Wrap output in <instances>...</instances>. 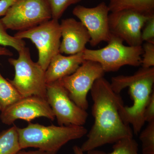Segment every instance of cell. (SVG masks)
<instances>
[{"mask_svg":"<svg viewBox=\"0 0 154 154\" xmlns=\"http://www.w3.org/2000/svg\"><path fill=\"white\" fill-rule=\"evenodd\" d=\"M91 91L94 122L87 134V139L80 147L82 151L87 152L122 139L133 137L132 128L122 120L119 113L124 105L123 100L113 91L110 83L104 77L99 78Z\"/></svg>","mask_w":154,"mask_h":154,"instance_id":"cell-1","label":"cell"},{"mask_svg":"<svg viewBox=\"0 0 154 154\" xmlns=\"http://www.w3.org/2000/svg\"><path fill=\"white\" fill-rule=\"evenodd\" d=\"M154 67L142 68L131 75L112 77L110 85L115 93L129 88L128 93L132 99L131 106L123 105L119 110L122 119L126 124L132 125L133 133L138 134L145 123L144 112L153 91Z\"/></svg>","mask_w":154,"mask_h":154,"instance_id":"cell-2","label":"cell"},{"mask_svg":"<svg viewBox=\"0 0 154 154\" xmlns=\"http://www.w3.org/2000/svg\"><path fill=\"white\" fill-rule=\"evenodd\" d=\"M19 143L22 149L35 148L56 154L69 142L81 138L88 133L84 126H45L30 123L24 128L18 127Z\"/></svg>","mask_w":154,"mask_h":154,"instance_id":"cell-3","label":"cell"},{"mask_svg":"<svg viewBox=\"0 0 154 154\" xmlns=\"http://www.w3.org/2000/svg\"><path fill=\"white\" fill-rule=\"evenodd\" d=\"M18 53L17 58L8 59L15 70L14 78L8 79L9 82L23 98L36 96L46 99L45 71L32 60L28 48L25 47Z\"/></svg>","mask_w":154,"mask_h":154,"instance_id":"cell-4","label":"cell"},{"mask_svg":"<svg viewBox=\"0 0 154 154\" xmlns=\"http://www.w3.org/2000/svg\"><path fill=\"white\" fill-rule=\"evenodd\" d=\"M123 42L111 33L105 47L97 50L86 48L83 51L84 59L98 63L105 72L117 71L124 66H140L143 53L142 45L126 46Z\"/></svg>","mask_w":154,"mask_h":154,"instance_id":"cell-5","label":"cell"},{"mask_svg":"<svg viewBox=\"0 0 154 154\" xmlns=\"http://www.w3.org/2000/svg\"><path fill=\"white\" fill-rule=\"evenodd\" d=\"M52 19L45 0H17L0 19L7 30L23 31Z\"/></svg>","mask_w":154,"mask_h":154,"instance_id":"cell-6","label":"cell"},{"mask_svg":"<svg viewBox=\"0 0 154 154\" xmlns=\"http://www.w3.org/2000/svg\"><path fill=\"white\" fill-rule=\"evenodd\" d=\"M16 38L30 39L38 50L37 63L46 70L53 57L60 53L61 38L59 20L51 19L33 28L18 31Z\"/></svg>","mask_w":154,"mask_h":154,"instance_id":"cell-7","label":"cell"},{"mask_svg":"<svg viewBox=\"0 0 154 154\" xmlns=\"http://www.w3.org/2000/svg\"><path fill=\"white\" fill-rule=\"evenodd\" d=\"M105 72L98 63L85 60L72 74L58 81L66 90L70 99L79 107L87 110V97L94 82L104 77Z\"/></svg>","mask_w":154,"mask_h":154,"instance_id":"cell-8","label":"cell"},{"mask_svg":"<svg viewBox=\"0 0 154 154\" xmlns=\"http://www.w3.org/2000/svg\"><path fill=\"white\" fill-rule=\"evenodd\" d=\"M46 100L59 125L84 126L85 124L88 112L74 102L59 82L47 84Z\"/></svg>","mask_w":154,"mask_h":154,"instance_id":"cell-9","label":"cell"},{"mask_svg":"<svg viewBox=\"0 0 154 154\" xmlns=\"http://www.w3.org/2000/svg\"><path fill=\"white\" fill-rule=\"evenodd\" d=\"M151 15L131 10L112 12L109 15L110 33L125 42L130 46L142 45V30Z\"/></svg>","mask_w":154,"mask_h":154,"instance_id":"cell-10","label":"cell"},{"mask_svg":"<svg viewBox=\"0 0 154 154\" xmlns=\"http://www.w3.org/2000/svg\"><path fill=\"white\" fill-rule=\"evenodd\" d=\"M109 12L108 5L105 2L93 8L77 5L73 10V14L88 30L91 36L89 42L93 47L102 42H107L110 40Z\"/></svg>","mask_w":154,"mask_h":154,"instance_id":"cell-11","label":"cell"},{"mask_svg":"<svg viewBox=\"0 0 154 154\" xmlns=\"http://www.w3.org/2000/svg\"><path fill=\"white\" fill-rule=\"evenodd\" d=\"M41 117L52 121L55 119L47 100L36 96L23 97L1 112L0 115L2 122L7 125L18 119L30 122Z\"/></svg>","mask_w":154,"mask_h":154,"instance_id":"cell-12","label":"cell"},{"mask_svg":"<svg viewBox=\"0 0 154 154\" xmlns=\"http://www.w3.org/2000/svg\"><path fill=\"white\" fill-rule=\"evenodd\" d=\"M60 24L62 38L60 53L70 55L83 52L91 40L86 27L72 18L63 19Z\"/></svg>","mask_w":154,"mask_h":154,"instance_id":"cell-13","label":"cell"},{"mask_svg":"<svg viewBox=\"0 0 154 154\" xmlns=\"http://www.w3.org/2000/svg\"><path fill=\"white\" fill-rule=\"evenodd\" d=\"M85 60L83 52L67 56L57 54L53 57L45 70L47 85L58 82L73 73Z\"/></svg>","mask_w":154,"mask_h":154,"instance_id":"cell-14","label":"cell"},{"mask_svg":"<svg viewBox=\"0 0 154 154\" xmlns=\"http://www.w3.org/2000/svg\"><path fill=\"white\" fill-rule=\"evenodd\" d=\"M108 7L111 13L131 10L145 15L154 14V0H110Z\"/></svg>","mask_w":154,"mask_h":154,"instance_id":"cell-15","label":"cell"},{"mask_svg":"<svg viewBox=\"0 0 154 154\" xmlns=\"http://www.w3.org/2000/svg\"><path fill=\"white\" fill-rule=\"evenodd\" d=\"M21 150L18 127L14 125L0 133V154H17Z\"/></svg>","mask_w":154,"mask_h":154,"instance_id":"cell-16","label":"cell"},{"mask_svg":"<svg viewBox=\"0 0 154 154\" xmlns=\"http://www.w3.org/2000/svg\"><path fill=\"white\" fill-rule=\"evenodd\" d=\"M23 98L0 71V111Z\"/></svg>","mask_w":154,"mask_h":154,"instance_id":"cell-17","label":"cell"},{"mask_svg":"<svg viewBox=\"0 0 154 154\" xmlns=\"http://www.w3.org/2000/svg\"><path fill=\"white\" fill-rule=\"evenodd\" d=\"M88 154H139L138 144L133 137L122 139L113 143V151L105 152L99 150H92Z\"/></svg>","mask_w":154,"mask_h":154,"instance_id":"cell-18","label":"cell"},{"mask_svg":"<svg viewBox=\"0 0 154 154\" xmlns=\"http://www.w3.org/2000/svg\"><path fill=\"white\" fill-rule=\"evenodd\" d=\"M143 154H154V121L149 122L139 136Z\"/></svg>","mask_w":154,"mask_h":154,"instance_id":"cell-19","label":"cell"},{"mask_svg":"<svg viewBox=\"0 0 154 154\" xmlns=\"http://www.w3.org/2000/svg\"><path fill=\"white\" fill-rule=\"evenodd\" d=\"M7 30L0 20V45L4 47H12L18 52L26 47V43L24 39L11 36Z\"/></svg>","mask_w":154,"mask_h":154,"instance_id":"cell-20","label":"cell"},{"mask_svg":"<svg viewBox=\"0 0 154 154\" xmlns=\"http://www.w3.org/2000/svg\"><path fill=\"white\" fill-rule=\"evenodd\" d=\"M51 11L52 19L59 20L69 6L82 0H45Z\"/></svg>","mask_w":154,"mask_h":154,"instance_id":"cell-21","label":"cell"},{"mask_svg":"<svg viewBox=\"0 0 154 154\" xmlns=\"http://www.w3.org/2000/svg\"><path fill=\"white\" fill-rule=\"evenodd\" d=\"M142 47L143 53L141 65L144 68L153 67L154 66V42H146Z\"/></svg>","mask_w":154,"mask_h":154,"instance_id":"cell-22","label":"cell"},{"mask_svg":"<svg viewBox=\"0 0 154 154\" xmlns=\"http://www.w3.org/2000/svg\"><path fill=\"white\" fill-rule=\"evenodd\" d=\"M143 28L141 33L143 41L154 42V15L147 21Z\"/></svg>","mask_w":154,"mask_h":154,"instance_id":"cell-23","label":"cell"},{"mask_svg":"<svg viewBox=\"0 0 154 154\" xmlns=\"http://www.w3.org/2000/svg\"><path fill=\"white\" fill-rule=\"evenodd\" d=\"M144 119L148 123L154 121V92L153 91L144 112Z\"/></svg>","mask_w":154,"mask_h":154,"instance_id":"cell-24","label":"cell"},{"mask_svg":"<svg viewBox=\"0 0 154 154\" xmlns=\"http://www.w3.org/2000/svg\"><path fill=\"white\" fill-rule=\"evenodd\" d=\"M17 0H0V17H4Z\"/></svg>","mask_w":154,"mask_h":154,"instance_id":"cell-25","label":"cell"},{"mask_svg":"<svg viewBox=\"0 0 154 154\" xmlns=\"http://www.w3.org/2000/svg\"><path fill=\"white\" fill-rule=\"evenodd\" d=\"M17 154H56L50 152L45 151L38 149L37 150L29 151H20Z\"/></svg>","mask_w":154,"mask_h":154,"instance_id":"cell-26","label":"cell"},{"mask_svg":"<svg viewBox=\"0 0 154 154\" xmlns=\"http://www.w3.org/2000/svg\"><path fill=\"white\" fill-rule=\"evenodd\" d=\"M13 55V53L6 47L0 46V56L11 57Z\"/></svg>","mask_w":154,"mask_h":154,"instance_id":"cell-27","label":"cell"},{"mask_svg":"<svg viewBox=\"0 0 154 154\" xmlns=\"http://www.w3.org/2000/svg\"><path fill=\"white\" fill-rule=\"evenodd\" d=\"M73 151L74 154H84V152L81 149L80 147L78 146H74L73 147Z\"/></svg>","mask_w":154,"mask_h":154,"instance_id":"cell-28","label":"cell"}]
</instances>
